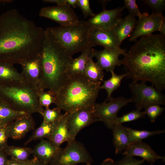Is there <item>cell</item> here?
<instances>
[{
  "label": "cell",
  "instance_id": "b9f144b4",
  "mask_svg": "<svg viewBox=\"0 0 165 165\" xmlns=\"http://www.w3.org/2000/svg\"><path fill=\"white\" fill-rule=\"evenodd\" d=\"M43 2L46 3H53L57 6H62L67 5L66 0H44Z\"/></svg>",
  "mask_w": 165,
  "mask_h": 165
},
{
  "label": "cell",
  "instance_id": "d6986e66",
  "mask_svg": "<svg viewBox=\"0 0 165 165\" xmlns=\"http://www.w3.org/2000/svg\"><path fill=\"white\" fill-rule=\"evenodd\" d=\"M61 148L49 140L42 139L33 149L32 154L38 160L49 164Z\"/></svg>",
  "mask_w": 165,
  "mask_h": 165
},
{
  "label": "cell",
  "instance_id": "1f68e13d",
  "mask_svg": "<svg viewBox=\"0 0 165 165\" xmlns=\"http://www.w3.org/2000/svg\"><path fill=\"white\" fill-rule=\"evenodd\" d=\"M61 110L57 107L53 109L49 108L43 109L41 114L43 117V122L46 123H53L57 120L61 116Z\"/></svg>",
  "mask_w": 165,
  "mask_h": 165
},
{
  "label": "cell",
  "instance_id": "2e32d148",
  "mask_svg": "<svg viewBox=\"0 0 165 165\" xmlns=\"http://www.w3.org/2000/svg\"><path fill=\"white\" fill-rule=\"evenodd\" d=\"M126 53V50L121 51L114 50L106 48L101 51L94 50L93 57L97 60V64L103 70L107 72L114 71L116 67L121 65L119 56L124 55Z\"/></svg>",
  "mask_w": 165,
  "mask_h": 165
},
{
  "label": "cell",
  "instance_id": "44dd1931",
  "mask_svg": "<svg viewBox=\"0 0 165 165\" xmlns=\"http://www.w3.org/2000/svg\"><path fill=\"white\" fill-rule=\"evenodd\" d=\"M94 49L89 47L82 52L78 57L73 59L68 68L67 76L84 75V70L88 62L93 59Z\"/></svg>",
  "mask_w": 165,
  "mask_h": 165
},
{
  "label": "cell",
  "instance_id": "484cf974",
  "mask_svg": "<svg viewBox=\"0 0 165 165\" xmlns=\"http://www.w3.org/2000/svg\"><path fill=\"white\" fill-rule=\"evenodd\" d=\"M110 72L112 75L111 78L108 80H103V84L100 87V89H105L107 92V97L105 102H107L112 98V95L113 92L120 87L122 80L125 77H128V75L127 72L120 75L116 74L114 71Z\"/></svg>",
  "mask_w": 165,
  "mask_h": 165
},
{
  "label": "cell",
  "instance_id": "74e56055",
  "mask_svg": "<svg viewBox=\"0 0 165 165\" xmlns=\"http://www.w3.org/2000/svg\"><path fill=\"white\" fill-rule=\"evenodd\" d=\"M145 161L138 160L133 157L125 156L124 158L115 163V165H141Z\"/></svg>",
  "mask_w": 165,
  "mask_h": 165
},
{
  "label": "cell",
  "instance_id": "ba28073f",
  "mask_svg": "<svg viewBox=\"0 0 165 165\" xmlns=\"http://www.w3.org/2000/svg\"><path fill=\"white\" fill-rule=\"evenodd\" d=\"M66 148H61L50 165H77L91 164L93 159L84 145L75 139L70 140Z\"/></svg>",
  "mask_w": 165,
  "mask_h": 165
},
{
  "label": "cell",
  "instance_id": "603a6c76",
  "mask_svg": "<svg viewBox=\"0 0 165 165\" xmlns=\"http://www.w3.org/2000/svg\"><path fill=\"white\" fill-rule=\"evenodd\" d=\"M113 131V144L116 154L125 150L130 145V138L127 127L122 124L114 125Z\"/></svg>",
  "mask_w": 165,
  "mask_h": 165
},
{
  "label": "cell",
  "instance_id": "6da1fadb",
  "mask_svg": "<svg viewBox=\"0 0 165 165\" xmlns=\"http://www.w3.org/2000/svg\"><path fill=\"white\" fill-rule=\"evenodd\" d=\"M45 30L13 9L0 15V63L19 64L40 56Z\"/></svg>",
  "mask_w": 165,
  "mask_h": 165
},
{
  "label": "cell",
  "instance_id": "f1b7e54d",
  "mask_svg": "<svg viewBox=\"0 0 165 165\" xmlns=\"http://www.w3.org/2000/svg\"><path fill=\"white\" fill-rule=\"evenodd\" d=\"M8 156L12 159L19 161H25L32 154L33 149L30 147H21L8 145L3 150Z\"/></svg>",
  "mask_w": 165,
  "mask_h": 165
},
{
  "label": "cell",
  "instance_id": "ee69618b",
  "mask_svg": "<svg viewBox=\"0 0 165 165\" xmlns=\"http://www.w3.org/2000/svg\"><path fill=\"white\" fill-rule=\"evenodd\" d=\"M67 4L75 8L77 6V0H66Z\"/></svg>",
  "mask_w": 165,
  "mask_h": 165
},
{
  "label": "cell",
  "instance_id": "7a4b0ae2",
  "mask_svg": "<svg viewBox=\"0 0 165 165\" xmlns=\"http://www.w3.org/2000/svg\"><path fill=\"white\" fill-rule=\"evenodd\" d=\"M120 60L133 81H148L165 89V40L160 34L142 36Z\"/></svg>",
  "mask_w": 165,
  "mask_h": 165
},
{
  "label": "cell",
  "instance_id": "4316f807",
  "mask_svg": "<svg viewBox=\"0 0 165 165\" xmlns=\"http://www.w3.org/2000/svg\"><path fill=\"white\" fill-rule=\"evenodd\" d=\"M57 121L53 123L42 122L40 126L34 131L29 139L25 143L24 145L33 141L41 140L45 138L48 140L53 130Z\"/></svg>",
  "mask_w": 165,
  "mask_h": 165
},
{
  "label": "cell",
  "instance_id": "277c9868",
  "mask_svg": "<svg viewBox=\"0 0 165 165\" xmlns=\"http://www.w3.org/2000/svg\"><path fill=\"white\" fill-rule=\"evenodd\" d=\"M101 84L100 81H90L84 75L67 76L54 104L68 113L81 109L93 110Z\"/></svg>",
  "mask_w": 165,
  "mask_h": 165
},
{
  "label": "cell",
  "instance_id": "d4e9b609",
  "mask_svg": "<svg viewBox=\"0 0 165 165\" xmlns=\"http://www.w3.org/2000/svg\"><path fill=\"white\" fill-rule=\"evenodd\" d=\"M26 114L16 110L5 103L0 101V126H7L19 117Z\"/></svg>",
  "mask_w": 165,
  "mask_h": 165
},
{
  "label": "cell",
  "instance_id": "7bdbcfd3",
  "mask_svg": "<svg viewBox=\"0 0 165 165\" xmlns=\"http://www.w3.org/2000/svg\"><path fill=\"white\" fill-rule=\"evenodd\" d=\"M86 165H91V164H86ZM100 165H115V162L112 159L108 158L105 160Z\"/></svg>",
  "mask_w": 165,
  "mask_h": 165
},
{
  "label": "cell",
  "instance_id": "e575fe53",
  "mask_svg": "<svg viewBox=\"0 0 165 165\" xmlns=\"http://www.w3.org/2000/svg\"><path fill=\"white\" fill-rule=\"evenodd\" d=\"M142 1L152 8L153 13H162L165 10L164 0H144Z\"/></svg>",
  "mask_w": 165,
  "mask_h": 165
},
{
  "label": "cell",
  "instance_id": "5b68a950",
  "mask_svg": "<svg viewBox=\"0 0 165 165\" xmlns=\"http://www.w3.org/2000/svg\"><path fill=\"white\" fill-rule=\"evenodd\" d=\"M0 98L14 109L28 114H41L44 109L38 92L24 81L0 83Z\"/></svg>",
  "mask_w": 165,
  "mask_h": 165
},
{
  "label": "cell",
  "instance_id": "8d00e7d4",
  "mask_svg": "<svg viewBox=\"0 0 165 165\" xmlns=\"http://www.w3.org/2000/svg\"><path fill=\"white\" fill-rule=\"evenodd\" d=\"M77 6L81 9L85 17H91L95 14L90 8L89 0H77Z\"/></svg>",
  "mask_w": 165,
  "mask_h": 165
},
{
  "label": "cell",
  "instance_id": "836d02e7",
  "mask_svg": "<svg viewBox=\"0 0 165 165\" xmlns=\"http://www.w3.org/2000/svg\"><path fill=\"white\" fill-rule=\"evenodd\" d=\"M38 99L40 105L46 108H49L50 106L53 103H55L54 97L48 91H43L38 95Z\"/></svg>",
  "mask_w": 165,
  "mask_h": 165
},
{
  "label": "cell",
  "instance_id": "8fae6325",
  "mask_svg": "<svg viewBox=\"0 0 165 165\" xmlns=\"http://www.w3.org/2000/svg\"><path fill=\"white\" fill-rule=\"evenodd\" d=\"M39 15L54 21L62 26L75 24L79 21L73 10L68 4L43 7Z\"/></svg>",
  "mask_w": 165,
  "mask_h": 165
},
{
  "label": "cell",
  "instance_id": "4dcf8cb0",
  "mask_svg": "<svg viewBox=\"0 0 165 165\" xmlns=\"http://www.w3.org/2000/svg\"><path fill=\"white\" fill-rule=\"evenodd\" d=\"M145 115L144 112L136 109L127 113L124 114L120 117H118L115 120L114 125L122 124L142 118L145 117Z\"/></svg>",
  "mask_w": 165,
  "mask_h": 165
},
{
  "label": "cell",
  "instance_id": "f35d334b",
  "mask_svg": "<svg viewBox=\"0 0 165 165\" xmlns=\"http://www.w3.org/2000/svg\"><path fill=\"white\" fill-rule=\"evenodd\" d=\"M8 138L7 126H0V150H3L7 145V141Z\"/></svg>",
  "mask_w": 165,
  "mask_h": 165
},
{
  "label": "cell",
  "instance_id": "52a82bcc",
  "mask_svg": "<svg viewBox=\"0 0 165 165\" xmlns=\"http://www.w3.org/2000/svg\"><path fill=\"white\" fill-rule=\"evenodd\" d=\"M146 82L133 81L129 84L131 102L135 104L136 109L141 110L154 104L165 105L164 95L153 86L147 85Z\"/></svg>",
  "mask_w": 165,
  "mask_h": 165
},
{
  "label": "cell",
  "instance_id": "60d3db41",
  "mask_svg": "<svg viewBox=\"0 0 165 165\" xmlns=\"http://www.w3.org/2000/svg\"><path fill=\"white\" fill-rule=\"evenodd\" d=\"M7 156L3 150H0V165H6L8 160Z\"/></svg>",
  "mask_w": 165,
  "mask_h": 165
},
{
  "label": "cell",
  "instance_id": "9a60e30c",
  "mask_svg": "<svg viewBox=\"0 0 165 165\" xmlns=\"http://www.w3.org/2000/svg\"><path fill=\"white\" fill-rule=\"evenodd\" d=\"M88 42L89 47L91 48L100 46L112 50L121 51L123 50L119 45L112 30L105 31L96 28H90Z\"/></svg>",
  "mask_w": 165,
  "mask_h": 165
},
{
  "label": "cell",
  "instance_id": "d590c367",
  "mask_svg": "<svg viewBox=\"0 0 165 165\" xmlns=\"http://www.w3.org/2000/svg\"><path fill=\"white\" fill-rule=\"evenodd\" d=\"M124 3L123 8L124 9L127 8L128 10L129 15L134 17L137 16L138 18L142 15L135 0H125Z\"/></svg>",
  "mask_w": 165,
  "mask_h": 165
},
{
  "label": "cell",
  "instance_id": "7dc6e473",
  "mask_svg": "<svg viewBox=\"0 0 165 165\" xmlns=\"http://www.w3.org/2000/svg\"><path fill=\"white\" fill-rule=\"evenodd\" d=\"M99 2L101 3L103 6V9H105V5L109 2H110V0H100L99 1Z\"/></svg>",
  "mask_w": 165,
  "mask_h": 165
},
{
  "label": "cell",
  "instance_id": "c3c4849f",
  "mask_svg": "<svg viewBox=\"0 0 165 165\" xmlns=\"http://www.w3.org/2000/svg\"></svg>",
  "mask_w": 165,
  "mask_h": 165
},
{
  "label": "cell",
  "instance_id": "3957f363",
  "mask_svg": "<svg viewBox=\"0 0 165 165\" xmlns=\"http://www.w3.org/2000/svg\"><path fill=\"white\" fill-rule=\"evenodd\" d=\"M41 86L55 97L67 78L68 68L73 58L46 28L40 55Z\"/></svg>",
  "mask_w": 165,
  "mask_h": 165
},
{
  "label": "cell",
  "instance_id": "5bb4252c",
  "mask_svg": "<svg viewBox=\"0 0 165 165\" xmlns=\"http://www.w3.org/2000/svg\"><path fill=\"white\" fill-rule=\"evenodd\" d=\"M93 110L81 109L68 113V124L70 140L75 139L76 135L84 128L95 122L100 121L93 116Z\"/></svg>",
  "mask_w": 165,
  "mask_h": 165
},
{
  "label": "cell",
  "instance_id": "f546056e",
  "mask_svg": "<svg viewBox=\"0 0 165 165\" xmlns=\"http://www.w3.org/2000/svg\"><path fill=\"white\" fill-rule=\"evenodd\" d=\"M127 129L129 134L130 145L141 141L142 140L151 136L165 132V130H163L149 131L135 130L129 127H127Z\"/></svg>",
  "mask_w": 165,
  "mask_h": 165
},
{
  "label": "cell",
  "instance_id": "bcb514c9",
  "mask_svg": "<svg viewBox=\"0 0 165 165\" xmlns=\"http://www.w3.org/2000/svg\"><path fill=\"white\" fill-rule=\"evenodd\" d=\"M33 165H50L49 164L42 162L38 160Z\"/></svg>",
  "mask_w": 165,
  "mask_h": 165
},
{
  "label": "cell",
  "instance_id": "9c48e42d",
  "mask_svg": "<svg viewBox=\"0 0 165 165\" xmlns=\"http://www.w3.org/2000/svg\"><path fill=\"white\" fill-rule=\"evenodd\" d=\"M131 102L130 98L123 97L113 98L108 102L96 103L93 110V116L102 122L108 128L112 129L118 117L117 114L121 109Z\"/></svg>",
  "mask_w": 165,
  "mask_h": 165
},
{
  "label": "cell",
  "instance_id": "cb8c5ba5",
  "mask_svg": "<svg viewBox=\"0 0 165 165\" xmlns=\"http://www.w3.org/2000/svg\"><path fill=\"white\" fill-rule=\"evenodd\" d=\"M13 65L7 63H0V83L24 81L21 73L18 72Z\"/></svg>",
  "mask_w": 165,
  "mask_h": 165
},
{
  "label": "cell",
  "instance_id": "d6a6232c",
  "mask_svg": "<svg viewBox=\"0 0 165 165\" xmlns=\"http://www.w3.org/2000/svg\"><path fill=\"white\" fill-rule=\"evenodd\" d=\"M165 108L160 105L154 104L150 105L145 108L144 111L145 115H147L151 122H154L165 110Z\"/></svg>",
  "mask_w": 165,
  "mask_h": 165
},
{
  "label": "cell",
  "instance_id": "f6af8a7d",
  "mask_svg": "<svg viewBox=\"0 0 165 165\" xmlns=\"http://www.w3.org/2000/svg\"><path fill=\"white\" fill-rule=\"evenodd\" d=\"M160 34L162 37L165 38V20L163 22L160 31Z\"/></svg>",
  "mask_w": 165,
  "mask_h": 165
},
{
  "label": "cell",
  "instance_id": "ffe728a7",
  "mask_svg": "<svg viewBox=\"0 0 165 165\" xmlns=\"http://www.w3.org/2000/svg\"><path fill=\"white\" fill-rule=\"evenodd\" d=\"M68 115V113L65 112L57 121L52 133L48 139L58 148H61L63 143L70 140Z\"/></svg>",
  "mask_w": 165,
  "mask_h": 165
},
{
  "label": "cell",
  "instance_id": "ac0fdd59",
  "mask_svg": "<svg viewBox=\"0 0 165 165\" xmlns=\"http://www.w3.org/2000/svg\"><path fill=\"white\" fill-rule=\"evenodd\" d=\"M125 150L123 154L125 156L141 157L151 165H153L158 160H165L164 156L158 155L149 145L142 141L130 145Z\"/></svg>",
  "mask_w": 165,
  "mask_h": 165
},
{
  "label": "cell",
  "instance_id": "7c38bea8",
  "mask_svg": "<svg viewBox=\"0 0 165 165\" xmlns=\"http://www.w3.org/2000/svg\"><path fill=\"white\" fill-rule=\"evenodd\" d=\"M124 9L118 7L111 10L103 9L86 21L90 28H96L105 31L112 30L122 19V13Z\"/></svg>",
  "mask_w": 165,
  "mask_h": 165
},
{
  "label": "cell",
  "instance_id": "7402d4cb",
  "mask_svg": "<svg viewBox=\"0 0 165 165\" xmlns=\"http://www.w3.org/2000/svg\"><path fill=\"white\" fill-rule=\"evenodd\" d=\"M135 17L128 15L122 18L114 27L112 31L116 36L119 45L130 36L134 29L137 22Z\"/></svg>",
  "mask_w": 165,
  "mask_h": 165
},
{
  "label": "cell",
  "instance_id": "e0dca14e",
  "mask_svg": "<svg viewBox=\"0 0 165 165\" xmlns=\"http://www.w3.org/2000/svg\"><path fill=\"white\" fill-rule=\"evenodd\" d=\"M35 125L31 115L26 114L22 115L7 126L9 138L14 140L21 139L34 129Z\"/></svg>",
  "mask_w": 165,
  "mask_h": 165
},
{
  "label": "cell",
  "instance_id": "83f0119b",
  "mask_svg": "<svg viewBox=\"0 0 165 165\" xmlns=\"http://www.w3.org/2000/svg\"><path fill=\"white\" fill-rule=\"evenodd\" d=\"M84 75L91 81L101 82L104 80L105 73L104 70L93 61V58L90 60L87 64Z\"/></svg>",
  "mask_w": 165,
  "mask_h": 165
},
{
  "label": "cell",
  "instance_id": "30bf717a",
  "mask_svg": "<svg viewBox=\"0 0 165 165\" xmlns=\"http://www.w3.org/2000/svg\"><path fill=\"white\" fill-rule=\"evenodd\" d=\"M165 20L162 13H152L149 15L147 12L142 14L137 21L135 28L131 34L129 41L135 42L139 37L152 34L160 31L161 25Z\"/></svg>",
  "mask_w": 165,
  "mask_h": 165
},
{
  "label": "cell",
  "instance_id": "8992f818",
  "mask_svg": "<svg viewBox=\"0 0 165 165\" xmlns=\"http://www.w3.org/2000/svg\"><path fill=\"white\" fill-rule=\"evenodd\" d=\"M57 42L71 56L82 52L89 47L90 28L86 21L80 20L77 24L66 26L47 28Z\"/></svg>",
  "mask_w": 165,
  "mask_h": 165
},
{
  "label": "cell",
  "instance_id": "ab89813d",
  "mask_svg": "<svg viewBox=\"0 0 165 165\" xmlns=\"http://www.w3.org/2000/svg\"><path fill=\"white\" fill-rule=\"evenodd\" d=\"M37 160L35 157L25 161H19L11 159L8 160L6 165H33Z\"/></svg>",
  "mask_w": 165,
  "mask_h": 165
},
{
  "label": "cell",
  "instance_id": "4fadbf2b",
  "mask_svg": "<svg viewBox=\"0 0 165 165\" xmlns=\"http://www.w3.org/2000/svg\"><path fill=\"white\" fill-rule=\"evenodd\" d=\"M24 81L39 94L44 90L41 86L42 65L40 56L25 61L20 64Z\"/></svg>",
  "mask_w": 165,
  "mask_h": 165
}]
</instances>
